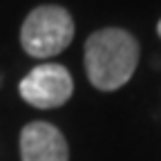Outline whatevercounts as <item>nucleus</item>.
<instances>
[{
	"mask_svg": "<svg viewBox=\"0 0 161 161\" xmlns=\"http://www.w3.org/2000/svg\"><path fill=\"white\" fill-rule=\"evenodd\" d=\"M74 38V20L58 5H40L29 11L20 29V45L34 58H52L69 47Z\"/></svg>",
	"mask_w": 161,
	"mask_h": 161,
	"instance_id": "2",
	"label": "nucleus"
},
{
	"mask_svg": "<svg viewBox=\"0 0 161 161\" xmlns=\"http://www.w3.org/2000/svg\"><path fill=\"white\" fill-rule=\"evenodd\" d=\"M157 31H159V36H161V20H159V25H157Z\"/></svg>",
	"mask_w": 161,
	"mask_h": 161,
	"instance_id": "5",
	"label": "nucleus"
},
{
	"mask_svg": "<svg viewBox=\"0 0 161 161\" xmlns=\"http://www.w3.org/2000/svg\"><path fill=\"white\" fill-rule=\"evenodd\" d=\"M20 157L23 161H69V148L56 125L34 121L20 132Z\"/></svg>",
	"mask_w": 161,
	"mask_h": 161,
	"instance_id": "4",
	"label": "nucleus"
},
{
	"mask_svg": "<svg viewBox=\"0 0 161 161\" xmlns=\"http://www.w3.org/2000/svg\"><path fill=\"white\" fill-rule=\"evenodd\" d=\"M139 65L136 38L119 27L94 31L85 43V72L96 90L123 87Z\"/></svg>",
	"mask_w": 161,
	"mask_h": 161,
	"instance_id": "1",
	"label": "nucleus"
},
{
	"mask_svg": "<svg viewBox=\"0 0 161 161\" xmlns=\"http://www.w3.org/2000/svg\"><path fill=\"white\" fill-rule=\"evenodd\" d=\"M18 92L29 105L38 110H54L69 101L74 92V80L63 65L45 63V65H36L20 80Z\"/></svg>",
	"mask_w": 161,
	"mask_h": 161,
	"instance_id": "3",
	"label": "nucleus"
}]
</instances>
